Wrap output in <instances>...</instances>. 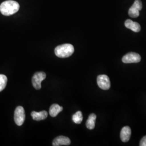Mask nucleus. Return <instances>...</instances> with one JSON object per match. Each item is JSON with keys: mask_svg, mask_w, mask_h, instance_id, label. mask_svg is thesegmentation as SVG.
Here are the masks:
<instances>
[{"mask_svg": "<svg viewBox=\"0 0 146 146\" xmlns=\"http://www.w3.org/2000/svg\"><path fill=\"white\" fill-rule=\"evenodd\" d=\"M20 9V5L15 1L8 0L0 5V11L2 15L11 16L17 13Z\"/></svg>", "mask_w": 146, "mask_h": 146, "instance_id": "f257e3e1", "label": "nucleus"}, {"mask_svg": "<svg viewBox=\"0 0 146 146\" xmlns=\"http://www.w3.org/2000/svg\"><path fill=\"white\" fill-rule=\"evenodd\" d=\"M74 52V48L72 44L66 43L60 45L55 49V55L60 58H66L70 56Z\"/></svg>", "mask_w": 146, "mask_h": 146, "instance_id": "f03ea898", "label": "nucleus"}, {"mask_svg": "<svg viewBox=\"0 0 146 146\" xmlns=\"http://www.w3.org/2000/svg\"><path fill=\"white\" fill-rule=\"evenodd\" d=\"M26 117L25 111L23 107L18 106L14 112V121L16 124L19 126L22 125L25 122Z\"/></svg>", "mask_w": 146, "mask_h": 146, "instance_id": "7ed1b4c3", "label": "nucleus"}, {"mask_svg": "<svg viewBox=\"0 0 146 146\" xmlns=\"http://www.w3.org/2000/svg\"><path fill=\"white\" fill-rule=\"evenodd\" d=\"M46 78V74L43 72L35 73L32 78V84L34 88L37 90L41 88V82Z\"/></svg>", "mask_w": 146, "mask_h": 146, "instance_id": "20e7f679", "label": "nucleus"}, {"mask_svg": "<svg viewBox=\"0 0 146 146\" xmlns=\"http://www.w3.org/2000/svg\"><path fill=\"white\" fill-rule=\"evenodd\" d=\"M142 3L141 0H135L133 5L129 8L128 14L133 18L137 17L140 15V11L142 10Z\"/></svg>", "mask_w": 146, "mask_h": 146, "instance_id": "39448f33", "label": "nucleus"}, {"mask_svg": "<svg viewBox=\"0 0 146 146\" xmlns=\"http://www.w3.org/2000/svg\"><path fill=\"white\" fill-rule=\"evenodd\" d=\"M97 83L100 88L103 90H108L110 87L109 77L106 75H100L97 78Z\"/></svg>", "mask_w": 146, "mask_h": 146, "instance_id": "423d86ee", "label": "nucleus"}, {"mask_svg": "<svg viewBox=\"0 0 146 146\" xmlns=\"http://www.w3.org/2000/svg\"><path fill=\"white\" fill-rule=\"evenodd\" d=\"M141 56L139 54L134 52H131L123 56L122 61L125 63H138L141 61Z\"/></svg>", "mask_w": 146, "mask_h": 146, "instance_id": "0eeeda50", "label": "nucleus"}, {"mask_svg": "<svg viewBox=\"0 0 146 146\" xmlns=\"http://www.w3.org/2000/svg\"><path fill=\"white\" fill-rule=\"evenodd\" d=\"M71 143L70 140L68 137L58 136L52 141V146H69Z\"/></svg>", "mask_w": 146, "mask_h": 146, "instance_id": "6e6552de", "label": "nucleus"}, {"mask_svg": "<svg viewBox=\"0 0 146 146\" xmlns=\"http://www.w3.org/2000/svg\"><path fill=\"white\" fill-rule=\"evenodd\" d=\"M131 128L128 126H125L122 128L120 133V137L122 142H127L129 140L131 137Z\"/></svg>", "mask_w": 146, "mask_h": 146, "instance_id": "1a4fd4ad", "label": "nucleus"}, {"mask_svg": "<svg viewBox=\"0 0 146 146\" xmlns=\"http://www.w3.org/2000/svg\"><path fill=\"white\" fill-rule=\"evenodd\" d=\"M125 25L126 28L136 33L139 32L141 30L140 25L137 22H134L131 20H127L125 22Z\"/></svg>", "mask_w": 146, "mask_h": 146, "instance_id": "9d476101", "label": "nucleus"}, {"mask_svg": "<svg viewBox=\"0 0 146 146\" xmlns=\"http://www.w3.org/2000/svg\"><path fill=\"white\" fill-rule=\"evenodd\" d=\"M31 116L33 120L38 121L45 120L48 116V113L45 110H43L40 112L34 111L31 112Z\"/></svg>", "mask_w": 146, "mask_h": 146, "instance_id": "9b49d317", "label": "nucleus"}, {"mask_svg": "<svg viewBox=\"0 0 146 146\" xmlns=\"http://www.w3.org/2000/svg\"><path fill=\"white\" fill-rule=\"evenodd\" d=\"M62 110L63 107L58 104H53L49 108V114L52 117H55Z\"/></svg>", "mask_w": 146, "mask_h": 146, "instance_id": "f8f14e48", "label": "nucleus"}, {"mask_svg": "<svg viewBox=\"0 0 146 146\" xmlns=\"http://www.w3.org/2000/svg\"><path fill=\"white\" fill-rule=\"evenodd\" d=\"M96 119V115L95 114H91L89 116L88 119L86 122V127L88 129L90 130H92L94 129L95 125Z\"/></svg>", "mask_w": 146, "mask_h": 146, "instance_id": "ddd939ff", "label": "nucleus"}, {"mask_svg": "<svg viewBox=\"0 0 146 146\" xmlns=\"http://www.w3.org/2000/svg\"><path fill=\"white\" fill-rule=\"evenodd\" d=\"M73 121L74 123L76 124H80L83 120L82 113L81 111H77L73 116Z\"/></svg>", "mask_w": 146, "mask_h": 146, "instance_id": "4468645a", "label": "nucleus"}, {"mask_svg": "<svg viewBox=\"0 0 146 146\" xmlns=\"http://www.w3.org/2000/svg\"><path fill=\"white\" fill-rule=\"evenodd\" d=\"M8 79L7 76L3 74H0V92L5 88Z\"/></svg>", "mask_w": 146, "mask_h": 146, "instance_id": "2eb2a0df", "label": "nucleus"}, {"mask_svg": "<svg viewBox=\"0 0 146 146\" xmlns=\"http://www.w3.org/2000/svg\"><path fill=\"white\" fill-rule=\"evenodd\" d=\"M140 146H146V136H144L140 141Z\"/></svg>", "mask_w": 146, "mask_h": 146, "instance_id": "dca6fc26", "label": "nucleus"}]
</instances>
